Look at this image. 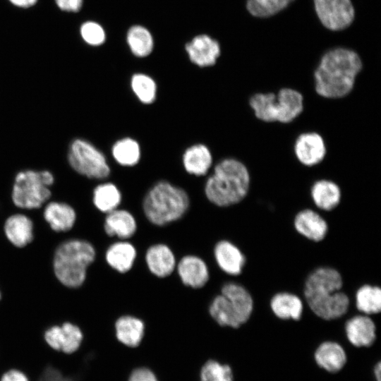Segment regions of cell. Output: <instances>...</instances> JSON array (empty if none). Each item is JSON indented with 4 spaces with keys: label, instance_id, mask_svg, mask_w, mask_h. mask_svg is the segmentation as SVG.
I'll return each instance as SVG.
<instances>
[{
    "label": "cell",
    "instance_id": "obj_1",
    "mask_svg": "<svg viewBox=\"0 0 381 381\" xmlns=\"http://www.w3.org/2000/svg\"><path fill=\"white\" fill-rule=\"evenodd\" d=\"M363 68L353 51L337 48L325 53L314 72L315 93L326 99L337 100L349 95Z\"/></svg>",
    "mask_w": 381,
    "mask_h": 381
},
{
    "label": "cell",
    "instance_id": "obj_2",
    "mask_svg": "<svg viewBox=\"0 0 381 381\" xmlns=\"http://www.w3.org/2000/svg\"><path fill=\"white\" fill-rule=\"evenodd\" d=\"M342 277L335 269L319 267L308 277L304 296L310 310L319 318L331 320L343 316L348 310L349 298L340 289Z\"/></svg>",
    "mask_w": 381,
    "mask_h": 381
},
{
    "label": "cell",
    "instance_id": "obj_3",
    "mask_svg": "<svg viewBox=\"0 0 381 381\" xmlns=\"http://www.w3.org/2000/svg\"><path fill=\"white\" fill-rule=\"evenodd\" d=\"M250 186L251 175L246 165L238 159L226 158L214 167L206 182L205 193L214 205L229 207L241 202Z\"/></svg>",
    "mask_w": 381,
    "mask_h": 381
},
{
    "label": "cell",
    "instance_id": "obj_4",
    "mask_svg": "<svg viewBox=\"0 0 381 381\" xmlns=\"http://www.w3.org/2000/svg\"><path fill=\"white\" fill-rule=\"evenodd\" d=\"M304 97L292 87H282L277 93L258 92L253 94L248 104L258 121L265 123L288 124L303 112Z\"/></svg>",
    "mask_w": 381,
    "mask_h": 381
},
{
    "label": "cell",
    "instance_id": "obj_5",
    "mask_svg": "<svg viewBox=\"0 0 381 381\" xmlns=\"http://www.w3.org/2000/svg\"><path fill=\"white\" fill-rule=\"evenodd\" d=\"M95 256V249L87 241L72 238L62 242L55 250L53 259L56 279L66 287H80L85 282L87 267Z\"/></svg>",
    "mask_w": 381,
    "mask_h": 381
},
{
    "label": "cell",
    "instance_id": "obj_6",
    "mask_svg": "<svg viewBox=\"0 0 381 381\" xmlns=\"http://www.w3.org/2000/svg\"><path fill=\"white\" fill-rule=\"evenodd\" d=\"M189 205L184 190L167 181H159L145 195L143 208L150 222L162 226L182 218Z\"/></svg>",
    "mask_w": 381,
    "mask_h": 381
},
{
    "label": "cell",
    "instance_id": "obj_7",
    "mask_svg": "<svg viewBox=\"0 0 381 381\" xmlns=\"http://www.w3.org/2000/svg\"><path fill=\"white\" fill-rule=\"evenodd\" d=\"M53 183L54 176L49 171H20L17 174L13 187V202L20 208H39L50 198L49 186Z\"/></svg>",
    "mask_w": 381,
    "mask_h": 381
},
{
    "label": "cell",
    "instance_id": "obj_8",
    "mask_svg": "<svg viewBox=\"0 0 381 381\" xmlns=\"http://www.w3.org/2000/svg\"><path fill=\"white\" fill-rule=\"evenodd\" d=\"M68 159L75 171L88 178L102 179L109 174L110 169L104 155L85 140L73 141Z\"/></svg>",
    "mask_w": 381,
    "mask_h": 381
},
{
    "label": "cell",
    "instance_id": "obj_9",
    "mask_svg": "<svg viewBox=\"0 0 381 381\" xmlns=\"http://www.w3.org/2000/svg\"><path fill=\"white\" fill-rule=\"evenodd\" d=\"M313 1L320 20L331 30L347 28L354 18V8L351 0Z\"/></svg>",
    "mask_w": 381,
    "mask_h": 381
},
{
    "label": "cell",
    "instance_id": "obj_10",
    "mask_svg": "<svg viewBox=\"0 0 381 381\" xmlns=\"http://www.w3.org/2000/svg\"><path fill=\"white\" fill-rule=\"evenodd\" d=\"M42 336L49 348L65 354L77 351L84 339L80 327L71 322L50 326L45 329Z\"/></svg>",
    "mask_w": 381,
    "mask_h": 381
},
{
    "label": "cell",
    "instance_id": "obj_11",
    "mask_svg": "<svg viewBox=\"0 0 381 381\" xmlns=\"http://www.w3.org/2000/svg\"><path fill=\"white\" fill-rule=\"evenodd\" d=\"M293 152L301 164L306 167H313L324 161L327 150L321 134L316 131H306L296 137Z\"/></svg>",
    "mask_w": 381,
    "mask_h": 381
},
{
    "label": "cell",
    "instance_id": "obj_12",
    "mask_svg": "<svg viewBox=\"0 0 381 381\" xmlns=\"http://www.w3.org/2000/svg\"><path fill=\"white\" fill-rule=\"evenodd\" d=\"M190 60L200 67L213 66L220 55L219 43L207 35L195 36L186 44Z\"/></svg>",
    "mask_w": 381,
    "mask_h": 381
},
{
    "label": "cell",
    "instance_id": "obj_13",
    "mask_svg": "<svg viewBox=\"0 0 381 381\" xmlns=\"http://www.w3.org/2000/svg\"><path fill=\"white\" fill-rule=\"evenodd\" d=\"M178 274L182 283L193 289L203 287L209 280V270L205 262L198 256H183L177 265Z\"/></svg>",
    "mask_w": 381,
    "mask_h": 381
},
{
    "label": "cell",
    "instance_id": "obj_14",
    "mask_svg": "<svg viewBox=\"0 0 381 381\" xmlns=\"http://www.w3.org/2000/svg\"><path fill=\"white\" fill-rule=\"evenodd\" d=\"M294 226L301 235L315 242L323 240L328 230L325 219L315 210L308 208L296 214Z\"/></svg>",
    "mask_w": 381,
    "mask_h": 381
},
{
    "label": "cell",
    "instance_id": "obj_15",
    "mask_svg": "<svg viewBox=\"0 0 381 381\" xmlns=\"http://www.w3.org/2000/svg\"><path fill=\"white\" fill-rule=\"evenodd\" d=\"M345 332L349 342L357 347L370 346L376 338V327L367 315H359L348 320Z\"/></svg>",
    "mask_w": 381,
    "mask_h": 381
},
{
    "label": "cell",
    "instance_id": "obj_16",
    "mask_svg": "<svg viewBox=\"0 0 381 381\" xmlns=\"http://www.w3.org/2000/svg\"><path fill=\"white\" fill-rule=\"evenodd\" d=\"M217 264L225 273L236 276L241 273L246 258L241 250L226 240L218 241L214 248Z\"/></svg>",
    "mask_w": 381,
    "mask_h": 381
},
{
    "label": "cell",
    "instance_id": "obj_17",
    "mask_svg": "<svg viewBox=\"0 0 381 381\" xmlns=\"http://www.w3.org/2000/svg\"><path fill=\"white\" fill-rule=\"evenodd\" d=\"M145 262L150 272L159 278L169 276L176 267L175 255L164 243L150 246L145 253Z\"/></svg>",
    "mask_w": 381,
    "mask_h": 381
},
{
    "label": "cell",
    "instance_id": "obj_18",
    "mask_svg": "<svg viewBox=\"0 0 381 381\" xmlns=\"http://www.w3.org/2000/svg\"><path fill=\"white\" fill-rule=\"evenodd\" d=\"M315 205L322 210L336 208L341 199V190L338 183L328 179H320L313 182L310 189Z\"/></svg>",
    "mask_w": 381,
    "mask_h": 381
},
{
    "label": "cell",
    "instance_id": "obj_19",
    "mask_svg": "<svg viewBox=\"0 0 381 381\" xmlns=\"http://www.w3.org/2000/svg\"><path fill=\"white\" fill-rule=\"evenodd\" d=\"M33 228L30 217L23 214H15L7 218L4 231L10 243L17 248H23L33 240Z\"/></svg>",
    "mask_w": 381,
    "mask_h": 381
},
{
    "label": "cell",
    "instance_id": "obj_20",
    "mask_svg": "<svg viewBox=\"0 0 381 381\" xmlns=\"http://www.w3.org/2000/svg\"><path fill=\"white\" fill-rule=\"evenodd\" d=\"M238 312L235 304L222 294L216 296L209 306L210 316L223 327L238 328L246 323Z\"/></svg>",
    "mask_w": 381,
    "mask_h": 381
},
{
    "label": "cell",
    "instance_id": "obj_21",
    "mask_svg": "<svg viewBox=\"0 0 381 381\" xmlns=\"http://www.w3.org/2000/svg\"><path fill=\"white\" fill-rule=\"evenodd\" d=\"M104 229L109 236L120 239L132 237L137 230V223L133 215L126 210L116 209L105 217Z\"/></svg>",
    "mask_w": 381,
    "mask_h": 381
},
{
    "label": "cell",
    "instance_id": "obj_22",
    "mask_svg": "<svg viewBox=\"0 0 381 381\" xmlns=\"http://www.w3.org/2000/svg\"><path fill=\"white\" fill-rule=\"evenodd\" d=\"M44 218L51 229L56 232L71 230L76 220L74 209L65 202H51L44 210Z\"/></svg>",
    "mask_w": 381,
    "mask_h": 381
},
{
    "label": "cell",
    "instance_id": "obj_23",
    "mask_svg": "<svg viewBox=\"0 0 381 381\" xmlns=\"http://www.w3.org/2000/svg\"><path fill=\"white\" fill-rule=\"evenodd\" d=\"M136 255V249L133 244L121 241L109 246L105 259L112 269L119 273H126L133 266Z\"/></svg>",
    "mask_w": 381,
    "mask_h": 381
},
{
    "label": "cell",
    "instance_id": "obj_24",
    "mask_svg": "<svg viewBox=\"0 0 381 381\" xmlns=\"http://www.w3.org/2000/svg\"><path fill=\"white\" fill-rule=\"evenodd\" d=\"M315 360L320 368L330 373H336L344 366L346 354L340 344L328 341L322 343L317 348Z\"/></svg>",
    "mask_w": 381,
    "mask_h": 381
},
{
    "label": "cell",
    "instance_id": "obj_25",
    "mask_svg": "<svg viewBox=\"0 0 381 381\" xmlns=\"http://www.w3.org/2000/svg\"><path fill=\"white\" fill-rule=\"evenodd\" d=\"M116 335L123 344L135 347L140 344L144 332L145 325L143 320L133 315H123L115 322Z\"/></svg>",
    "mask_w": 381,
    "mask_h": 381
},
{
    "label": "cell",
    "instance_id": "obj_26",
    "mask_svg": "<svg viewBox=\"0 0 381 381\" xmlns=\"http://www.w3.org/2000/svg\"><path fill=\"white\" fill-rule=\"evenodd\" d=\"M270 308L279 319L298 320L301 318L303 305L298 296L288 292H280L272 298Z\"/></svg>",
    "mask_w": 381,
    "mask_h": 381
},
{
    "label": "cell",
    "instance_id": "obj_27",
    "mask_svg": "<svg viewBox=\"0 0 381 381\" xmlns=\"http://www.w3.org/2000/svg\"><path fill=\"white\" fill-rule=\"evenodd\" d=\"M183 162L185 169L191 174L202 176L210 169L212 157L208 147L202 144L194 145L184 152Z\"/></svg>",
    "mask_w": 381,
    "mask_h": 381
},
{
    "label": "cell",
    "instance_id": "obj_28",
    "mask_svg": "<svg viewBox=\"0 0 381 381\" xmlns=\"http://www.w3.org/2000/svg\"><path fill=\"white\" fill-rule=\"evenodd\" d=\"M221 294L229 298L247 322L253 309V300L249 291L242 285L229 282L222 286Z\"/></svg>",
    "mask_w": 381,
    "mask_h": 381
},
{
    "label": "cell",
    "instance_id": "obj_29",
    "mask_svg": "<svg viewBox=\"0 0 381 381\" xmlns=\"http://www.w3.org/2000/svg\"><path fill=\"white\" fill-rule=\"evenodd\" d=\"M121 201V192L113 183L99 184L94 190L93 203L102 212L109 213L117 209Z\"/></svg>",
    "mask_w": 381,
    "mask_h": 381
},
{
    "label": "cell",
    "instance_id": "obj_30",
    "mask_svg": "<svg viewBox=\"0 0 381 381\" xmlns=\"http://www.w3.org/2000/svg\"><path fill=\"white\" fill-rule=\"evenodd\" d=\"M356 306L364 315L377 314L381 310V290L380 287L365 284L356 293Z\"/></svg>",
    "mask_w": 381,
    "mask_h": 381
},
{
    "label": "cell",
    "instance_id": "obj_31",
    "mask_svg": "<svg viewBox=\"0 0 381 381\" xmlns=\"http://www.w3.org/2000/svg\"><path fill=\"white\" fill-rule=\"evenodd\" d=\"M127 42L131 52L138 57L148 56L153 49L154 42L151 33L141 25H134L128 30Z\"/></svg>",
    "mask_w": 381,
    "mask_h": 381
},
{
    "label": "cell",
    "instance_id": "obj_32",
    "mask_svg": "<svg viewBox=\"0 0 381 381\" xmlns=\"http://www.w3.org/2000/svg\"><path fill=\"white\" fill-rule=\"evenodd\" d=\"M112 155L114 159L119 164L133 166L140 159V149L139 144L130 138L121 139L113 145Z\"/></svg>",
    "mask_w": 381,
    "mask_h": 381
},
{
    "label": "cell",
    "instance_id": "obj_33",
    "mask_svg": "<svg viewBox=\"0 0 381 381\" xmlns=\"http://www.w3.org/2000/svg\"><path fill=\"white\" fill-rule=\"evenodd\" d=\"M131 85L137 97L144 104H150L156 98L157 85L147 75L136 73L133 75Z\"/></svg>",
    "mask_w": 381,
    "mask_h": 381
},
{
    "label": "cell",
    "instance_id": "obj_34",
    "mask_svg": "<svg viewBox=\"0 0 381 381\" xmlns=\"http://www.w3.org/2000/svg\"><path fill=\"white\" fill-rule=\"evenodd\" d=\"M293 0H248L246 7L256 17H269L286 8Z\"/></svg>",
    "mask_w": 381,
    "mask_h": 381
},
{
    "label": "cell",
    "instance_id": "obj_35",
    "mask_svg": "<svg viewBox=\"0 0 381 381\" xmlns=\"http://www.w3.org/2000/svg\"><path fill=\"white\" fill-rule=\"evenodd\" d=\"M201 381H233L231 368L215 361H209L201 371Z\"/></svg>",
    "mask_w": 381,
    "mask_h": 381
},
{
    "label": "cell",
    "instance_id": "obj_36",
    "mask_svg": "<svg viewBox=\"0 0 381 381\" xmlns=\"http://www.w3.org/2000/svg\"><path fill=\"white\" fill-rule=\"evenodd\" d=\"M80 35L86 43L92 46L102 44L106 39L104 28L99 23L93 21H87L82 25Z\"/></svg>",
    "mask_w": 381,
    "mask_h": 381
},
{
    "label": "cell",
    "instance_id": "obj_37",
    "mask_svg": "<svg viewBox=\"0 0 381 381\" xmlns=\"http://www.w3.org/2000/svg\"><path fill=\"white\" fill-rule=\"evenodd\" d=\"M37 381H74V380L71 377L64 375L61 371L52 365H48Z\"/></svg>",
    "mask_w": 381,
    "mask_h": 381
},
{
    "label": "cell",
    "instance_id": "obj_38",
    "mask_svg": "<svg viewBox=\"0 0 381 381\" xmlns=\"http://www.w3.org/2000/svg\"><path fill=\"white\" fill-rule=\"evenodd\" d=\"M58 7L62 11L78 12L82 7L83 0H55Z\"/></svg>",
    "mask_w": 381,
    "mask_h": 381
},
{
    "label": "cell",
    "instance_id": "obj_39",
    "mask_svg": "<svg viewBox=\"0 0 381 381\" xmlns=\"http://www.w3.org/2000/svg\"><path fill=\"white\" fill-rule=\"evenodd\" d=\"M129 381H157V380L150 370L139 368L133 372Z\"/></svg>",
    "mask_w": 381,
    "mask_h": 381
},
{
    "label": "cell",
    "instance_id": "obj_40",
    "mask_svg": "<svg viewBox=\"0 0 381 381\" xmlns=\"http://www.w3.org/2000/svg\"><path fill=\"white\" fill-rule=\"evenodd\" d=\"M0 381H29V379L21 370L12 368L1 375Z\"/></svg>",
    "mask_w": 381,
    "mask_h": 381
},
{
    "label": "cell",
    "instance_id": "obj_41",
    "mask_svg": "<svg viewBox=\"0 0 381 381\" xmlns=\"http://www.w3.org/2000/svg\"><path fill=\"white\" fill-rule=\"evenodd\" d=\"M37 0H9L13 5L20 8H28L35 4Z\"/></svg>",
    "mask_w": 381,
    "mask_h": 381
},
{
    "label": "cell",
    "instance_id": "obj_42",
    "mask_svg": "<svg viewBox=\"0 0 381 381\" xmlns=\"http://www.w3.org/2000/svg\"><path fill=\"white\" fill-rule=\"evenodd\" d=\"M374 374L377 381H381V365L380 363H377L375 366Z\"/></svg>",
    "mask_w": 381,
    "mask_h": 381
},
{
    "label": "cell",
    "instance_id": "obj_43",
    "mask_svg": "<svg viewBox=\"0 0 381 381\" xmlns=\"http://www.w3.org/2000/svg\"><path fill=\"white\" fill-rule=\"evenodd\" d=\"M1 291H0V299H1Z\"/></svg>",
    "mask_w": 381,
    "mask_h": 381
}]
</instances>
